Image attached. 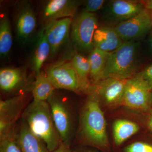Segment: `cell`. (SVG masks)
Masks as SVG:
<instances>
[{
	"instance_id": "obj_31",
	"label": "cell",
	"mask_w": 152,
	"mask_h": 152,
	"mask_svg": "<svg viewBox=\"0 0 152 152\" xmlns=\"http://www.w3.org/2000/svg\"><path fill=\"white\" fill-rule=\"evenodd\" d=\"M149 47L150 51L152 53V31L149 39Z\"/></svg>"
},
{
	"instance_id": "obj_21",
	"label": "cell",
	"mask_w": 152,
	"mask_h": 152,
	"mask_svg": "<svg viewBox=\"0 0 152 152\" xmlns=\"http://www.w3.org/2000/svg\"><path fill=\"white\" fill-rule=\"evenodd\" d=\"M37 39L32 58L33 68L36 74L41 72L42 66L50 56L51 52L50 47L46 37L44 28L38 34Z\"/></svg>"
},
{
	"instance_id": "obj_1",
	"label": "cell",
	"mask_w": 152,
	"mask_h": 152,
	"mask_svg": "<svg viewBox=\"0 0 152 152\" xmlns=\"http://www.w3.org/2000/svg\"><path fill=\"white\" fill-rule=\"evenodd\" d=\"M100 103L97 95L92 90L81 114L80 133L85 143L104 150L109 148L110 143Z\"/></svg>"
},
{
	"instance_id": "obj_29",
	"label": "cell",
	"mask_w": 152,
	"mask_h": 152,
	"mask_svg": "<svg viewBox=\"0 0 152 152\" xmlns=\"http://www.w3.org/2000/svg\"><path fill=\"white\" fill-rule=\"evenodd\" d=\"M145 8L152 12V0H147L142 1Z\"/></svg>"
},
{
	"instance_id": "obj_5",
	"label": "cell",
	"mask_w": 152,
	"mask_h": 152,
	"mask_svg": "<svg viewBox=\"0 0 152 152\" xmlns=\"http://www.w3.org/2000/svg\"><path fill=\"white\" fill-rule=\"evenodd\" d=\"M151 91L142 79L135 75L127 80L125 88L123 105L140 111L151 110Z\"/></svg>"
},
{
	"instance_id": "obj_28",
	"label": "cell",
	"mask_w": 152,
	"mask_h": 152,
	"mask_svg": "<svg viewBox=\"0 0 152 152\" xmlns=\"http://www.w3.org/2000/svg\"><path fill=\"white\" fill-rule=\"evenodd\" d=\"M52 152H73L70 147V144L62 142L56 149Z\"/></svg>"
},
{
	"instance_id": "obj_19",
	"label": "cell",
	"mask_w": 152,
	"mask_h": 152,
	"mask_svg": "<svg viewBox=\"0 0 152 152\" xmlns=\"http://www.w3.org/2000/svg\"><path fill=\"white\" fill-rule=\"evenodd\" d=\"M109 53L94 48L88 57L91 69L90 78L93 85L102 80Z\"/></svg>"
},
{
	"instance_id": "obj_2",
	"label": "cell",
	"mask_w": 152,
	"mask_h": 152,
	"mask_svg": "<svg viewBox=\"0 0 152 152\" xmlns=\"http://www.w3.org/2000/svg\"><path fill=\"white\" fill-rule=\"evenodd\" d=\"M21 117L22 121L32 132L44 142L50 152L59 146L62 141L47 101L33 100L25 108Z\"/></svg>"
},
{
	"instance_id": "obj_17",
	"label": "cell",
	"mask_w": 152,
	"mask_h": 152,
	"mask_svg": "<svg viewBox=\"0 0 152 152\" xmlns=\"http://www.w3.org/2000/svg\"><path fill=\"white\" fill-rule=\"evenodd\" d=\"M16 138L22 152H50L44 142L32 132L23 121L16 130Z\"/></svg>"
},
{
	"instance_id": "obj_20",
	"label": "cell",
	"mask_w": 152,
	"mask_h": 152,
	"mask_svg": "<svg viewBox=\"0 0 152 152\" xmlns=\"http://www.w3.org/2000/svg\"><path fill=\"white\" fill-rule=\"evenodd\" d=\"M34 100L47 101L55 92V88L50 81L46 72L41 71L36 74L35 80L31 87Z\"/></svg>"
},
{
	"instance_id": "obj_30",
	"label": "cell",
	"mask_w": 152,
	"mask_h": 152,
	"mask_svg": "<svg viewBox=\"0 0 152 152\" xmlns=\"http://www.w3.org/2000/svg\"><path fill=\"white\" fill-rule=\"evenodd\" d=\"M148 125L150 130L152 132V111L151 115H150L149 118H148Z\"/></svg>"
},
{
	"instance_id": "obj_22",
	"label": "cell",
	"mask_w": 152,
	"mask_h": 152,
	"mask_svg": "<svg viewBox=\"0 0 152 152\" xmlns=\"http://www.w3.org/2000/svg\"><path fill=\"white\" fill-rule=\"evenodd\" d=\"M137 123L129 120H117L113 126L114 142L117 146L122 145L128 139L135 134L140 130Z\"/></svg>"
},
{
	"instance_id": "obj_23",
	"label": "cell",
	"mask_w": 152,
	"mask_h": 152,
	"mask_svg": "<svg viewBox=\"0 0 152 152\" xmlns=\"http://www.w3.org/2000/svg\"><path fill=\"white\" fill-rule=\"evenodd\" d=\"M13 44L10 23L7 15L1 16L0 20V55L4 58L10 52Z\"/></svg>"
},
{
	"instance_id": "obj_9",
	"label": "cell",
	"mask_w": 152,
	"mask_h": 152,
	"mask_svg": "<svg viewBox=\"0 0 152 152\" xmlns=\"http://www.w3.org/2000/svg\"><path fill=\"white\" fill-rule=\"evenodd\" d=\"M127 80L106 78L93 85L92 90L97 95L101 103L109 107H118L123 105Z\"/></svg>"
},
{
	"instance_id": "obj_32",
	"label": "cell",
	"mask_w": 152,
	"mask_h": 152,
	"mask_svg": "<svg viewBox=\"0 0 152 152\" xmlns=\"http://www.w3.org/2000/svg\"><path fill=\"white\" fill-rule=\"evenodd\" d=\"M78 152H96L94 151H91V150H84V151H81Z\"/></svg>"
},
{
	"instance_id": "obj_27",
	"label": "cell",
	"mask_w": 152,
	"mask_h": 152,
	"mask_svg": "<svg viewBox=\"0 0 152 152\" xmlns=\"http://www.w3.org/2000/svg\"><path fill=\"white\" fill-rule=\"evenodd\" d=\"M136 75L142 79L152 91V64L137 73Z\"/></svg>"
},
{
	"instance_id": "obj_18",
	"label": "cell",
	"mask_w": 152,
	"mask_h": 152,
	"mask_svg": "<svg viewBox=\"0 0 152 152\" xmlns=\"http://www.w3.org/2000/svg\"><path fill=\"white\" fill-rule=\"evenodd\" d=\"M71 62L78 77L81 92L88 94L91 91L93 85L89 80L91 69L88 57L80 53H76Z\"/></svg>"
},
{
	"instance_id": "obj_24",
	"label": "cell",
	"mask_w": 152,
	"mask_h": 152,
	"mask_svg": "<svg viewBox=\"0 0 152 152\" xmlns=\"http://www.w3.org/2000/svg\"><path fill=\"white\" fill-rule=\"evenodd\" d=\"M0 152H22L17 141L16 127L0 138Z\"/></svg>"
},
{
	"instance_id": "obj_14",
	"label": "cell",
	"mask_w": 152,
	"mask_h": 152,
	"mask_svg": "<svg viewBox=\"0 0 152 152\" xmlns=\"http://www.w3.org/2000/svg\"><path fill=\"white\" fill-rule=\"evenodd\" d=\"M81 2L76 0H50L44 6L43 18L46 24L53 21L67 18H73Z\"/></svg>"
},
{
	"instance_id": "obj_15",
	"label": "cell",
	"mask_w": 152,
	"mask_h": 152,
	"mask_svg": "<svg viewBox=\"0 0 152 152\" xmlns=\"http://www.w3.org/2000/svg\"><path fill=\"white\" fill-rule=\"evenodd\" d=\"M28 78L25 69L6 67L0 70V88L3 92L12 93L23 89L27 86Z\"/></svg>"
},
{
	"instance_id": "obj_3",
	"label": "cell",
	"mask_w": 152,
	"mask_h": 152,
	"mask_svg": "<svg viewBox=\"0 0 152 152\" xmlns=\"http://www.w3.org/2000/svg\"><path fill=\"white\" fill-rule=\"evenodd\" d=\"M140 47L138 41L124 42L118 49L110 53L103 79L112 77L127 80L134 77L139 66Z\"/></svg>"
},
{
	"instance_id": "obj_11",
	"label": "cell",
	"mask_w": 152,
	"mask_h": 152,
	"mask_svg": "<svg viewBox=\"0 0 152 152\" xmlns=\"http://www.w3.org/2000/svg\"><path fill=\"white\" fill-rule=\"evenodd\" d=\"M145 9L142 1L113 0L108 4L105 16L110 23L116 25L132 18Z\"/></svg>"
},
{
	"instance_id": "obj_25",
	"label": "cell",
	"mask_w": 152,
	"mask_h": 152,
	"mask_svg": "<svg viewBox=\"0 0 152 152\" xmlns=\"http://www.w3.org/2000/svg\"><path fill=\"white\" fill-rule=\"evenodd\" d=\"M124 152H152V144L146 142H134L125 147Z\"/></svg>"
},
{
	"instance_id": "obj_13",
	"label": "cell",
	"mask_w": 152,
	"mask_h": 152,
	"mask_svg": "<svg viewBox=\"0 0 152 152\" xmlns=\"http://www.w3.org/2000/svg\"><path fill=\"white\" fill-rule=\"evenodd\" d=\"M15 23L19 40L26 43L34 32L37 24L34 12L28 2L22 1L18 5Z\"/></svg>"
},
{
	"instance_id": "obj_12",
	"label": "cell",
	"mask_w": 152,
	"mask_h": 152,
	"mask_svg": "<svg viewBox=\"0 0 152 152\" xmlns=\"http://www.w3.org/2000/svg\"><path fill=\"white\" fill-rule=\"evenodd\" d=\"M72 18H67L50 22L44 27L50 47L51 57L55 56L69 39Z\"/></svg>"
},
{
	"instance_id": "obj_10",
	"label": "cell",
	"mask_w": 152,
	"mask_h": 152,
	"mask_svg": "<svg viewBox=\"0 0 152 152\" xmlns=\"http://www.w3.org/2000/svg\"><path fill=\"white\" fill-rule=\"evenodd\" d=\"M25 97L17 95L0 101V138L10 132L16 127V123L25 109Z\"/></svg>"
},
{
	"instance_id": "obj_16",
	"label": "cell",
	"mask_w": 152,
	"mask_h": 152,
	"mask_svg": "<svg viewBox=\"0 0 152 152\" xmlns=\"http://www.w3.org/2000/svg\"><path fill=\"white\" fill-rule=\"evenodd\" d=\"M94 48L111 53L121 45L124 42L114 27H102L95 31L93 39Z\"/></svg>"
},
{
	"instance_id": "obj_7",
	"label": "cell",
	"mask_w": 152,
	"mask_h": 152,
	"mask_svg": "<svg viewBox=\"0 0 152 152\" xmlns=\"http://www.w3.org/2000/svg\"><path fill=\"white\" fill-rule=\"evenodd\" d=\"M55 126L62 142L70 144L73 123L72 114L64 101L55 91L48 100Z\"/></svg>"
},
{
	"instance_id": "obj_33",
	"label": "cell",
	"mask_w": 152,
	"mask_h": 152,
	"mask_svg": "<svg viewBox=\"0 0 152 152\" xmlns=\"http://www.w3.org/2000/svg\"><path fill=\"white\" fill-rule=\"evenodd\" d=\"M151 107H152V91H151Z\"/></svg>"
},
{
	"instance_id": "obj_6",
	"label": "cell",
	"mask_w": 152,
	"mask_h": 152,
	"mask_svg": "<svg viewBox=\"0 0 152 152\" xmlns=\"http://www.w3.org/2000/svg\"><path fill=\"white\" fill-rule=\"evenodd\" d=\"M45 72L55 89L81 92L78 77L71 61H59L49 66Z\"/></svg>"
},
{
	"instance_id": "obj_8",
	"label": "cell",
	"mask_w": 152,
	"mask_h": 152,
	"mask_svg": "<svg viewBox=\"0 0 152 152\" xmlns=\"http://www.w3.org/2000/svg\"><path fill=\"white\" fill-rule=\"evenodd\" d=\"M152 27V14L145 9L138 15L114 27L124 42L138 41Z\"/></svg>"
},
{
	"instance_id": "obj_4",
	"label": "cell",
	"mask_w": 152,
	"mask_h": 152,
	"mask_svg": "<svg viewBox=\"0 0 152 152\" xmlns=\"http://www.w3.org/2000/svg\"><path fill=\"white\" fill-rule=\"evenodd\" d=\"M99 28L96 14L82 12L72 23L71 38L74 46L80 51L91 53L94 48V34Z\"/></svg>"
},
{
	"instance_id": "obj_26",
	"label": "cell",
	"mask_w": 152,
	"mask_h": 152,
	"mask_svg": "<svg viewBox=\"0 0 152 152\" xmlns=\"http://www.w3.org/2000/svg\"><path fill=\"white\" fill-rule=\"evenodd\" d=\"M104 0H88L84 2V12L95 13L102 8Z\"/></svg>"
}]
</instances>
